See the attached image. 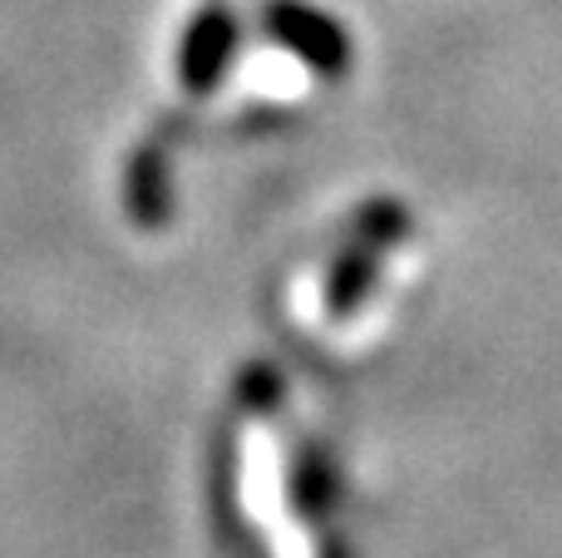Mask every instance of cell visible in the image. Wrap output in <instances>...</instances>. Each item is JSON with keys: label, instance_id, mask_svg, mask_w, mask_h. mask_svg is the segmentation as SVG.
Segmentation results:
<instances>
[{"label": "cell", "instance_id": "1", "mask_svg": "<svg viewBox=\"0 0 562 558\" xmlns=\"http://www.w3.org/2000/svg\"><path fill=\"white\" fill-rule=\"evenodd\" d=\"M272 30H277V40L291 49V55L306 59L311 69H321V75H340V69L350 65L346 35H340V30L330 25L326 15H316V10L281 5L277 15H272Z\"/></svg>", "mask_w": 562, "mask_h": 558}, {"label": "cell", "instance_id": "2", "mask_svg": "<svg viewBox=\"0 0 562 558\" xmlns=\"http://www.w3.org/2000/svg\"><path fill=\"white\" fill-rule=\"evenodd\" d=\"M227 65H233V20H223V15L198 20L183 40V85L213 89Z\"/></svg>", "mask_w": 562, "mask_h": 558}, {"label": "cell", "instance_id": "3", "mask_svg": "<svg viewBox=\"0 0 562 558\" xmlns=\"http://www.w3.org/2000/svg\"><path fill=\"white\" fill-rule=\"evenodd\" d=\"M380 247L385 243H375V237L360 233V243L336 257V267H330V277H326V312L330 316H350L360 302H366L370 282H375Z\"/></svg>", "mask_w": 562, "mask_h": 558}, {"label": "cell", "instance_id": "4", "mask_svg": "<svg viewBox=\"0 0 562 558\" xmlns=\"http://www.w3.org/2000/svg\"><path fill=\"white\" fill-rule=\"evenodd\" d=\"M128 208H134L138 227H164L168 223V174L164 158L144 154L134 164V178H128Z\"/></svg>", "mask_w": 562, "mask_h": 558}]
</instances>
